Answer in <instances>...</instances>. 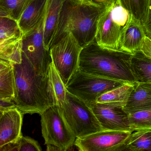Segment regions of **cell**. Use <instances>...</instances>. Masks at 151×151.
<instances>
[{"mask_svg": "<svg viewBox=\"0 0 151 151\" xmlns=\"http://www.w3.org/2000/svg\"><path fill=\"white\" fill-rule=\"evenodd\" d=\"M122 151H151V128L132 131Z\"/></svg>", "mask_w": 151, "mask_h": 151, "instance_id": "ffe728a7", "label": "cell"}, {"mask_svg": "<svg viewBox=\"0 0 151 151\" xmlns=\"http://www.w3.org/2000/svg\"><path fill=\"white\" fill-rule=\"evenodd\" d=\"M22 40L21 39L0 45V60L13 65L21 63L22 60Z\"/></svg>", "mask_w": 151, "mask_h": 151, "instance_id": "cb8c5ba5", "label": "cell"}, {"mask_svg": "<svg viewBox=\"0 0 151 151\" xmlns=\"http://www.w3.org/2000/svg\"><path fill=\"white\" fill-rule=\"evenodd\" d=\"M66 0H47L44 25V42L49 50L59 24L61 13Z\"/></svg>", "mask_w": 151, "mask_h": 151, "instance_id": "5bb4252c", "label": "cell"}, {"mask_svg": "<svg viewBox=\"0 0 151 151\" xmlns=\"http://www.w3.org/2000/svg\"><path fill=\"white\" fill-rule=\"evenodd\" d=\"M42 149L37 140L29 137L23 136L20 140L19 151H41Z\"/></svg>", "mask_w": 151, "mask_h": 151, "instance_id": "4316f807", "label": "cell"}, {"mask_svg": "<svg viewBox=\"0 0 151 151\" xmlns=\"http://www.w3.org/2000/svg\"><path fill=\"white\" fill-rule=\"evenodd\" d=\"M60 108L76 138L104 129L91 107L68 91L64 105Z\"/></svg>", "mask_w": 151, "mask_h": 151, "instance_id": "5b68a950", "label": "cell"}, {"mask_svg": "<svg viewBox=\"0 0 151 151\" xmlns=\"http://www.w3.org/2000/svg\"><path fill=\"white\" fill-rule=\"evenodd\" d=\"M15 92L14 65L9 62L0 60V100L14 101Z\"/></svg>", "mask_w": 151, "mask_h": 151, "instance_id": "ac0fdd59", "label": "cell"}, {"mask_svg": "<svg viewBox=\"0 0 151 151\" xmlns=\"http://www.w3.org/2000/svg\"><path fill=\"white\" fill-rule=\"evenodd\" d=\"M129 2L131 13L143 24L148 13L149 0H129Z\"/></svg>", "mask_w": 151, "mask_h": 151, "instance_id": "484cf974", "label": "cell"}, {"mask_svg": "<svg viewBox=\"0 0 151 151\" xmlns=\"http://www.w3.org/2000/svg\"><path fill=\"white\" fill-rule=\"evenodd\" d=\"M117 1L124 8L126 9L127 10L131 12L129 0H117Z\"/></svg>", "mask_w": 151, "mask_h": 151, "instance_id": "1f68e13d", "label": "cell"}, {"mask_svg": "<svg viewBox=\"0 0 151 151\" xmlns=\"http://www.w3.org/2000/svg\"><path fill=\"white\" fill-rule=\"evenodd\" d=\"M47 76L48 93L53 106L61 107L65 103L68 91L52 62L49 65Z\"/></svg>", "mask_w": 151, "mask_h": 151, "instance_id": "e0dca14e", "label": "cell"}, {"mask_svg": "<svg viewBox=\"0 0 151 151\" xmlns=\"http://www.w3.org/2000/svg\"><path fill=\"white\" fill-rule=\"evenodd\" d=\"M106 6L90 0H66L51 46L69 32L82 48L94 41L99 20Z\"/></svg>", "mask_w": 151, "mask_h": 151, "instance_id": "6da1fadb", "label": "cell"}, {"mask_svg": "<svg viewBox=\"0 0 151 151\" xmlns=\"http://www.w3.org/2000/svg\"><path fill=\"white\" fill-rule=\"evenodd\" d=\"M146 85H147L148 86H150V87H151V83H144Z\"/></svg>", "mask_w": 151, "mask_h": 151, "instance_id": "836d02e7", "label": "cell"}, {"mask_svg": "<svg viewBox=\"0 0 151 151\" xmlns=\"http://www.w3.org/2000/svg\"><path fill=\"white\" fill-rule=\"evenodd\" d=\"M41 131L45 145L66 151L74 145L76 136L66 122L60 107L52 106L41 115Z\"/></svg>", "mask_w": 151, "mask_h": 151, "instance_id": "52a82bcc", "label": "cell"}, {"mask_svg": "<svg viewBox=\"0 0 151 151\" xmlns=\"http://www.w3.org/2000/svg\"><path fill=\"white\" fill-rule=\"evenodd\" d=\"M132 131L103 129L76 138L74 145L80 151H122Z\"/></svg>", "mask_w": 151, "mask_h": 151, "instance_id": "9c48e42d", "label": "cell"}, {"mask_svg": "<svg viewBox=\"0 0 151 151\" xmlns=\"http://www.w3.org/2000/svg\"><path fill=\"white\" fill-rule=\"evenodd\" d=\"M18 22L8 17L0 16V45L22 39Z\"/></svg>", "mask_w": 151, "mask_h": 151, "instance_id": "7402d4cb", "label": "cell"}, {"mask_svg": "<svg viewBox=\"0 0 151 151\" xmlns=\"http://www.w3.org/2000/svg\"><path fill=\"white\" fill-rule=\"evenodd\" d=\"M136 83H126L101 95L96 101L99 103H117L125 106L135 87Z\"/></svg>", "mask_w": 151, "mask_h": 151, "instance_id": "44dd1931", "label": "cell"}, {"mask_svg": "<svg viewBox=\"0 0 151 151\" xmlns=\"http://www.w3.org/2000/svg\"><path fill=\"white\" fill-rule=\"evenodd\" d=\"M104 129L131 130L129 126L128 114L124 105L117 103L88 104Z\"/></svg>", "mask_w": 151, "mask_h": 151, "instance_id": "8fae6325", "label": "cell"}, {"mask_svg": "<svg viewBox=\"0 0 151 151\" xmlns=\"http://www.w3.org/2000/svg\"><path fill=\"white\" fill-rule=\"evenodd\" d=\"M47 151H61L60 149L59 148V147H57L56 146L53 145H47Z\"/></svg>", "mask_w": 151, "mask_h": 151, "instance_id": "d6a6232c", "label": "cell"}, {"mask_svg": "<svg viewBox=\"0 0 151 151\" xmlns=\"http://www.w3.org/2000/svg\"><path fill=\"white\" fill-rule=\"evenodd\" d=\"M47 0H33L18 21L23 35L37 27L46 12Z\"/></svg>", "mask_w": 151, "mask_h": 151, "instance_id": "9a60e30c", "label": "cell"}, {"mask_svg": "<svg viewBox=\"0 0 151 151\" xmlns=\"http://www.w3.org/2000/svg\"><path fill=\"white\" fill-rule=\"evenodd\" d=\"M20 140L9 143L0 147V151H19Z\"/></svg>", "mask_w": 151, "mask_h": 151, "instance_id": "f546056e", "label": "cell"}, {"mask_svg": "<svg viewBox=\"0 0 151 151\" xmlns=\"http://www.w3.org/2000/svg\"><path fill=\"white\" fill-rule=\"evenodd\" d=\"M132 15L117 0L107 5L99 20L95 38L97 43L106 48L120 50L121 36Z\"/></svg>", "mask_w": 151, "mask_h": 151, "instance_id": "277c9868", "label": "cell"}, {"mask_svg": "<svg viewBox=\"0 0 151 151\" xmlns=\"http://www.w3.org/2000/svg\"><path fill=\"white\" fill-rule=\"evenodd\" d=\"M130 70L136 83H151V58L142 51L132 54Z\"/></svg>", "mask_w": 151, "mask_h": 151, "instance_id": "d6986e66", "label": "cell"}, {"mask_svg": "<svg viewBox=\"0 0 151 151\" xmlns=\"http://www.w3.org/2000/svg\"><path fill=\"white\" fill-rule=\"evenodd\" d=\"M45 18V15L37 28L23 35L22 40V52L36 71L41 75H47L52 62L49 51L46 48L44 42Z\"/></svg>", "mask_w": 151, "mask_h": 151, "instance_id": "30bf717a", "label": "cell"}, {"mask_svg": "<svg viewBox=\"0 0 151 151\" xmlns=\"http://www.w3.org/2000/svg\"><path fill=\"white\" fill-rule=\"evenodd\" d=\"M132 55L103 47L95 40L82 48L78 69L91 75L136 83L130 70Z\"/></svg>", "mask_w": 151, "mask_h": 151, "instance_id": "3957f363", "label": "cell"}, {"mask_svg": "<svg viewBox=\"0 0 151 151\" xmlns=\"http://www.w3.org/2000/svg\"><path fill=\"white\" fill-rule=\"evenodd\" d=\"M33 0H0V16L8 17L18 22Z\"/></svg>", "mask_w": 151, "mask_h": 151, "instance_id": "603a6c76", "label": "cell"}, {"mask_svg": "<svg viewBox=\"0 0 151 151\" xmlns=\"http://www.w3.org/2000/svg\"><path fill=\"white\" fill-rule=\"evenodd\" d=\"M129 82L83 72L79 69L66 85L69 92L87 104L95 102L101 95Z\"/></svg>", "mask_w": 151, "mask_h": 151, "instance_id": "8992f818", "label": "cell"}, {"mask_svg": "<svg viewBox=\"0 0 151 151\" xmlns=\"http://www.w3.org/2000/svg\"><path fill=\"white\" fill-rule=\"evenodd\" d=\"M14 66L15 78L14 101L24 114L41 115L53 106L47 88V74H38L23 52L22 63Z\"/></svg>", "mask_w": 151, "mask_h": 151, "instance_id": "7a4b0ae2", "label": "cell"}, {"mask_svg": "<svg viewBox=\"0 0 151 151\" xmlns=\"http://www.w3.org/2000/svg\"><path fill=\"white\" fill-rule=\"evenodd\" d=\"M146 36L143 24L132 14L129 23L122 33L120 50L132 54L141 51Z\"/></svg>", "mask_w": 151, "mask_h": 151, "instance_id": "4fadbf2b", "label": "cell"}, {"mask_svg": "<svg viewBox=\"0 0 151 151\" xmlns=\"http://www.w3.org/2000/svg\"><path fill=\"white\" fill-rule=\"evenodd\" d=\"M90 1L97 4L107 5L114 2L116 0H90Z\"/></svg>", "mask_w": 151, "mask_h": 151, "instance_id": "4dcf8cb0", "label": "cell"}, {"mask_svg": "<svg viewBox=\"0 0 151 151\" xmlns=\"http://www.w3.org/2000/svg\"><path fill=\"white\" fill-rule=\"evenodd\" d=\"M142 24L147 36L151 37V0H149V8L146 18Z\"/></svg>", "mask_w": 151, "mask_h": 151, "instance_id": "83f0119b", "label": "cell"}, {"mask_svg": "<svg viewBox=\"0 0 151 151\" xmlns=\"http://www.w3.org/2000/svg\"><path fill=\"white\" fill-rule=\"evenodd\" d=\"M124 109L128 114L151 109V87L136 83Z\"/></svg>", "mask_w": 151, "mask_h": 151, "instance_id": "2e32d148", "label": "cell"}, {"mask_svg": "<svg viewBox=\"0 0 151 151\" xmlns=\"http://www.w3.org/2000/svg\"><path fill=\"white\" fill-rule=\"evenodd\" d=\"M141 51L147 56L151 58V37L146 36Z\"/></svg>", "mask_w": 151, "mask_h": 151, "instance_id": "f1b7e54d", "label": "cell"}, {"mask_svg": "<svg viewBox=\"0 0 151 151\" xmlns=\"http://www.w3.org/2000/svg\"><path fill=\"white\" fill-rule=\"evenodd\" d=\"M23 114L17 107L0 112V147L22 138Z\"/></svg>", "mask_w": 151, "mask_h": 151, "instance_id": "7c38bea8", "label": "cell"}, {"mask_svg": "<svg viewBox=\"0 0 151 151\" xmlns=\"http://www.w3.org/2000/svg\"><path fill=\"white\" fill-rule=\"evenodd\" d=\"M82 49L70 32L50 47L49 53L52 62L66 85L78 70Z\"/></svg>", "mask_w": 151, "mask_h": 151, "instance_id": "ba28073f", "label": "cell"}, {"mask_svg": "<svg viewBox=\"0 0 151 151\" xmlns=\"http://www.w3.org/2000/svg\"><path fill=\"white\" fill-rule=\"evenodd\" d=\"M128 121L132 131L151 128V109L128 113Z\"/></svg>", "mask_w": 151, "mask_h": 151, "instance_id": "d4e9b609", "label": "cell"}]
</instances>
